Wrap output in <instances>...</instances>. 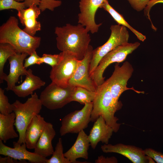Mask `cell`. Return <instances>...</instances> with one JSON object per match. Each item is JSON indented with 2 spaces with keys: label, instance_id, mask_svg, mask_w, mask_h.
Masks as SVG:
<instances>
[{
  "label": "cell",
  "instance_id": "obj_3",
  "mask_svg": "<svg viewBox=\"0 0 163 163\" xmlns=\"http://www.w3.org/2000/svg\"><path fill=\"white\" fill-rule=\"evenodd\" d=\"M96 95L93 102V108L90 121L94 122L101 116L106 124L111 127L115 133L118 131L121 124L117 122L119 119L115 116V112L120 109L114 103L106 81L97 87Z\"/></svg>",
  "mask_w": 163,
  "mask_h": 163
},
{
  "label": "cell",
  "instance_id": "obj_7",
  "mask_svg": "<svg viewBox=\"0 0 163 163\" xmlns=\"http://www.w3.org/2000/svg\"><path fill=\"white\" fill-rule=\"evenodd\" d=\"M110 29L111 34L107 41L103 45L93 50L90 64V75L106 54L116 47L128 43L129 34L126 27L117 24L112 25Z\"/></svg>",
  "mask_w": 163,
  "mask_h": 163
},
{
  "label": "cell",
  "instance_id": "obj_2",
  "mask_svg": "<svg viewBox=\"0 0 163 163\" xmlns=\"http://www.w3.org/2000/svg\"><path fill=\"white\" fill-rule=\"evenodd\" d=\"M41 38L29 35L18 26V19L11 16L0 27V43L11 45L17 53L30 55L40 45Z\"/></svg>",
  "mask_w": 163,
  "mask_h": 163
},
{
  "label": "cell",
  "instance_id": "obj_36",
  "mask_svg": "<svg viewBox=\"0 0 163 163\" xmlns=\"http://www.w3.org/2000/svg\"><path fill=\"white\" fill-rule=\"evenodd\" d=\"M16 1L20 2L24 1L25 8H28L30 6L35 5L39 6L41 0H15Z\"/></svg>",
  "mask_w": 163,
  "mask_h": 163
},
{
  "label": "cell",
  "instance_id": "obj_28",
  "mask_svg": "<svg viewBox=\"0 0 163 163\" xmlns=\"http://www.w3.org/2000/svg\"><path fill=\"white\" fill-rule=\"evenodd\" d=\"M25 8L23 2H20L15 0H0V11L13 9L18 11Z\"/></svg>",
  "mask_w": 163,
  "mask_h": 163
},
{
  "label": "cell",
  "instance_id": "obj_14",
  "mask_svg": "<svg viewBox=\"0 0 163 163\" xmlns=\"http://www.w3.org/2000/svg\"><path fill=\"white\" fill-rule=\"evenodd\" d=\"M13 144L14 147H10L0 140V154L19 161L28 160L32 163H47L48 159L46 158L41 157L34 152L28 151L25 143L20 144L14 142Z\"/></svg>",
  "mask_w": 163,
  "mask_h": 163
},
{
  "label": "cell",
  "instance_id": "obj_34",
  "mask_svg": "<svg viewBox=\"0 0 163 163\" xmlns=\"http://www.w3.org/2000/svg\"><path fill=\"white\" fill-rule=\"evenodd\" d=\"M158 3H163V0H151L148 3L144 10V14L146 17L149 20L151 23L152 28L155 30L156 27L153 24L150 19V12L151 8L155 5Z\"/></svg>",
  "mask_w": 163,
  "mask_h": 163
},
{
  "label": "cell",
  "instance_id": "obj_11",
  "mask_svg": "<svg viewBox=\"0 0 163 163\" xmlns=\"http://www.w3.org/2000/svg\"><path fill=\"white\" fill-rule=\"evenodd\" d=\"M93 50L92 46L89 45L84 58L78 60L76 70L68 82V85L81 87L96 91L97 87L90 76L89 72Z\"/></svg>",
  "mask_w": 163,
  "mask_h": 163
},
{
  "label": "cell",
  "instance_id": "obj_6",
  "mask_svg": "<svg viewBox=\"0 0 163 163\" xmlns=\"http://www.w3.org/2000/svg\"><path fill=\"white\" fill-rule=\"evenodd\" d=\"M138 42L129 43L119 46L106 54L100 61L94 71L90 76L97 87L103 83L104 78V72L110 64L124 61L127 56L132 53L140 46Z\"/></svg>",
  "mask_w": 163,
  "mask_h": 163
},
{
  "label": "cell",
  "instance_id": "obj_12",
  "mask_svg": "<svg viewBox=\"0 0 163 163\" xmlns=\"http://www.w3.org/2000/svg\"><path fill=\"white\" fill-rule=\"evenodd\" d=\"M106 0H80V12L78 15V22L86 29L93 34L97 33L102 23L96 24L95 16L98 8Z\"/></svg>",
  "mask_w": 163,
  "mask_h": 163
},
{
  "label": "cell",
  "instance_id": "obj_35",
  "mask_svg": "<svg viewBox=\"0 0 163 163\" xmlns=\"http://www.w3.org/2000/svg\"><path fill=\"white\" fill-rule=\"evenodd\" d=\"M95 163H117L118 161L115 157H106L102 155L98 156L95 161Z\"/></svg>",
  "mask_w": 163,
  "mask_h": 163
},
{
  "label": "cell",
  "instance_id": "obj_18",
  "mask_svg": "<svg viewBox=\"0 0 163 163\" xmlns=\"http://www.w3.org/2000/svg\"><path fill=\"white\" fill-rule=\"evenodd\" d=\"M90 145V142L87 135L84 130L78 133V135L73 145L67 152L64 153V155L71 163H84L77 161L79 158L88 159V151Z\"/></svg>",
  "mask_w": 163,
  "mask_h": 163
},
{
  "label": "cell",
  "instance_id": "obj_33",
  "mask_svg": "<svg viewBox=\"0 0 163 163\" xmlns=\"http://www.w3.org/2000/svg\"><path fill=\"white\" fill-rule=\"evenodd\" d=\"M40 58V57L37 54L36 51H34L29 57L25 59L24 67L26 69L29 66L35 64L38 65Z\"/></svg>",
  "mask_w": 163,
  "mask_h": 163
},
{
  "label": "cell",
  "instance_id": "obj_17",
  "mask_svg": "<svg viewBox=\"0 0 163 163\" xmlns=\"http://www.w3.org/2000/svg\"><path fill=\"white\" fill-rule=\"evenodd\" d=\"M113 132V129L106 124L103 117L99 116L94 122L88 135L91 148L94 149L100 142L104 144H108Z\"/></svg>",
  "mask_w": 163,
  "mask_h": 163
},
{
  "label": "cell",
  "instance_id": "obj_23",
  "mask_svg": "<svg viewBox=\"0 0 163 163\" xmlns=\"http://www.w3.org/2000/svg\"><path fill=\"white\" fill-rule=\"evenodd\" d=\"M100 8H103L111 15L118 24L123 25L129 29L142 41L146 39V36L132 27L125 20L123 17L109 4L107 0H106Z\"/></svg>",
  "mask_w": 163,
  "mask_h": 163
},
{
  "label": "cell",
  "instance_id": "obj_26",
  "mask_svg": "<svg viewBox=\"0 0 163 163\" xmlns=\"http://www.w3.org/2000/svg\"><path fill=\"white\" fill-rule=\"evenodd\" d=\"M61 138L59 139L52 157L48 159L47 163H71L64 155Z\"/></svg>",
  "mask_w": 163,
  "mask_h": 163
},
{
  "label": "cell",
  "instance_id": "obj_20",
  "mask_svg": "<svg viewBox=\"0 0 163 163\" xmlns=\"http://www.w3.org/2000/svg\"><path fill=\"white\" fill-rule=\"evenodd\" d=\"M25 76L22 83L18 85H15L11 90L19 97H25L33 94L34 91L40 89L46 84L40 77L34 75L30 69L27 70Z\"/></svg>",
  "mask_w": 163,
  "mask_h": 163
},
{
  "label": "cell",
  "instance_id": "obj_24",
  "mask_svg": "<svg viewBox=\"0 0 163 163\" xmlns=\"http://www.w3.org/2000/svg\"><path fill=\"white\" fill-rule=\"evenodd\" d=\"M96 95V91H89L81 87H75L73 92L71 102L76 101L81 104L93 102Z\"/></svg>",
  "mask_w": 163,
  "mask_h": 163
},
{
  "label": "cell",
  "instance_id": "obj_31",
  "mask_svg": "<svg viewBox=\"0 0 163 163\" xmlns=\"http://www.w3.org/2000/svg\"><path fill=\"white\" fill-rule=\"evenodd\" d=\"M144 150L145 155L154 160L157 163H163V154L151 148Z\"/></svg>",
  "mask_w": 163,
  "mask_h": 163
},
{
  "label": "cell",
  "instance_id": "obj_1",
  "mask_svg": "<svg viewBox=\"0 0 163 163\" xmlns=\"http://www.w3.org/2000/svg\"><path fill=\"white\" fill-rule=\"evenodd\" d=\"M85 27L78 23L76 25L66 24L55 29L56 46L61 52L68 51L82 59L88 49L91 39Z\"/></svg>",
  "mask_w": 163,
  "mask_h": 163
},
{
  "label": "cell",
  "instance_id": "obj_9",
  "mask_svg": "<svg viewBox=\"0 0 163 163\" xmlns=\"http://www.w3.org/2000/svg\"><path fill=\"white\" fill-rule=\"evenodd\" d=\"M93 102L85 104L81 110L71 112L62 119L59 133L61 136L69 133H77L86 128L90 121Z\"/></svg>",
  "mask_w": 163,
  "mask_h": 163
},
{
  "label": "cell",
  "instance_id": "obj_32",
  "mask_svg": "<svg viewBox=\"0 0 163 163\" xmlns=\"http://www.w3.org/2000/svg\"><path fill=\"white\" fill-rule=\"evenodd\" d=\"M151 0H127L131 7L137 11L144 10Z\"/></svg>",
  "mask_w": 163,
  "mask_h": 163
},
{
  "label": "cell",
  "instance_id": "obj_16",
  "mask_svg": "<svg viewBox=\"0 0 163 163\" xmlns=\"http://www.w3.org/2000/svg\"><path fill=\"white\" fill-rule=\"evenodd\" d=\"M41 11L37 5H33L18 11L17 15L23 26V30L32 36H34L36 32L41 29L40 22L36 19L40 14Z\"/></svg>",
  "mask_w": 163,
  "mask_h": 163
},
{
  "label": "cell",
  "instance_id": "obj_21",
  "mask_svg": "<svg viewBox=\"0 0 163 163\" xmlns=\"http://www.w3.org/2000/svg\"><path fill=\"white\" fill-rule=\"evenodd\" d=\"M56 134L53 124L47 122L34 149V152L44 158L52 155L54 151L52 141Z\"/></svg>",
  "mask_w": 163,
  "mask_h": 163
},
{
  "label": "cell",
  "instance_id": "obj_22",
  "mask_svg": "<svg viewBox=\"0 0 163 163\" xmlns=\"http://www.w3.org/2000/svg\"><path fill=\"white\" fill-rule=\"evenodd\" d=\"M15 117L13 112L6 115L0 113V140L4 143L10 139L19 137L14 128Z\"/></svg>",
  "mask_w": 163,
  "mask_h": 163
},
{
  "label": "cell",
  "instance_id": "obj_27",
  "mask_svg": "<svg viewBox=\"0 0 163 163\" xmlns=\"http://www.w3.org/2000/svg\"><path fill=\"white\" fill-rule=\"evenodd\" d=\"M4 90L0 88V113L3 115H8L13 112L12 104H10L8 97L5 95Z\"/></svg>",
  "mask_w": 163,
  "mask_h": 163
},
{
  "label": "cell",
  "instance_id": "obj_19",
  "mask_svg": "<svg viewBox=\"0 0 163 163\" xmlns=\"http://www.w3.org/2000/svg\"><path fill=\"white\" fill-rule=\"evenodd\" d=\"M47 123L39 114L32 118L27 127L25 133L24 142L27 148L34 149Z\"/></svg>",
  "mask_w": 163,
  "mask_h": 163
},
{
  "label": "cell",
  "instance_id": "obj_15",
  "mask_svg": "<svg viewBox=\"0 0 163 163\" xmlns=\"http://www.w3.org/2000/svg\"><path fill=\"white\" fill-rule=\"evenodd\" d=\"M28 55L26 53H17L10 57L8 60L10 64V71L4 80L7 82V91L11 90L18 82L21 75H25L27 70L24 67L23 62Z\"/></svg>",
  "mask_w": 163,
  "mask_h": 163
},
{
  "label": "cell",
  "instance_id": "obj_13",
  "mask_svg": "<svg viewBox=\"0 0 163 163\" xmlns=\"http://www.w3.org/2000/svg\"><path fill=\"white\" fill-rule=\"evenodd\" d=\"M104 153H116L126 157L133 163H155L152 158L145 155L144 150L135 146L118 143L104 144L101 146Z\"/></svg>",
  "mask_w": 163,
  "mask_h": 163
},
{
  "label": "cell",
  "instance_id": "obj_5",
  "mask_svg": "<svg viewBox=\"0 0 163 163\" xmlns=\"http://www.w3.org/2000/svg\"><path fill=\"white\" fill-rule=\"evenodd\" d=\"M133 71L132 66L128 61L124 62L120 66L119 63L117 62L112 74L106 80L114 102L120 109L123 104L121 101H119V99L125 91L132 90L138 94L144 93V91H137L133 87L129 88L127 87L128 81L132 76Z\"/></svg>",
  "mask_w": 163,
  "mask_h": 163
},
{
  "label": "cell",
  "instance_id": "obj_29",
  "mask_svg": "<svg viewBox=\"0 0 163 163\" xmlns=\"http://www.w3.org/2000/svg\"><path fill=\"white\" fill-rule=\"evenodd\" d=\"M60 59L61 55L60 53L54 55L44 53L42 57H40L38 65L45 63L53 68L58 64Z\"/></svg>",
  "mask_w": 163,
  "mask_h": 163
},
{
  "label": "cell",
  "instance_id": "obj_8",
  "mask_svg": "<svg viewBox=\"0 0 163 163\" xmlns=\"http://www.w3.org/2000/svg\"><path fill=\"white\" fill-rule=\"evenodd\" d=\"M75 87H65L52 82L40 93L39 99L42 105L50 110L60 109L71 102Z\"/></svg>",
  "mask_w": 163,
  "mask_h": 163
},
{
  "label": "cell",
  "instance_id": "obj_4",
  "mask_svg": "<svg viewBox=\"0 0 163 163\" xmlns=\"http://www.w3.org/2000/svg\"><path fill=\"white\" fill-rule=\"evenodd\" d=\"M12 106L16 117L14 126L19 136L17 142L22 144L25 143V133L27 126L33 117L40 112L42 105L37 94L35 92L24 103L16 100Z\"/></svg>",
  "mask_w": 163,
  "mask_h": 163
},
{
  "label": "cell",
  "instance_id": "obj_37",
  "mask_svg": "<svg viewBox=\"0 0 163 163\" xmlns=\"http://www.w3.org/2000/svg\"><path fill=\"white\" fill-rule=\"evenodd\" d=\"M18 162L17 160L8 156H5V157H0V163H20Z\"/></svg>",
  "mask_w": 163,
  "mask_h": 163
},
{
  "label": "cell",
  "instance_id": "obj_25",
  "mask_svg": "<svg viewBox=\"0 0 163 163\" xmlns=\"http://www.w3.org/2000/svg\"><path fill=\"white\" fill-rule=\"evenodd\" d=\"M17 52L14 48L8 43H0V83L3 82L7 75L3 71L7 60Z\"/></svg>",
  "mask_w": 163,
  "mask_h": 163
},
{
  "label": "cell",
  "instance_id": "obj_30",
  "mask_svg": "<svg viewBox=\"0 0 163 163\" xmlns=\"http://www.w3.org/2000/svg\"><path fill=\"white\" fill-rule=\"evenodd\" d=\"M62 2L60 0H41L38 6L41 11H43L46 9L53 11L56 8L60 6Z\"/></svg>",
  "mask_w": 163,
  "mask_h": 163
},
{
  "label": "cell",
  "instance_id": "obj_10",
  "mask_svg": "<svg viewBox=\"0 0 163 163\" xmlns=\"http://www.w3.org/2000/svg\"><path fill=\"white\" fill-rule=\"evenodd\" d=\"M60 54V60L57 65L52 68L50 78L52 82L65 87L68 85L69 81L74 73L79 60L69 52H62Z\"/></svg>",
  "mask_w": 163,
  "mask_h": 163
}]
</instances>
